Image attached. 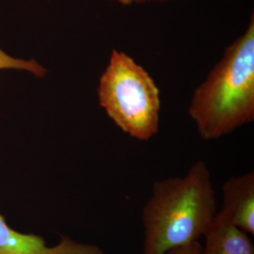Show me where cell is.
I'll list each match as a JSON object with an SVG mask.
<instances>
[{"mask_svg": "<svg viewBox=\"0 0 254 254\" xmlns=\"http://www.w3.org/2000/svg\"><path fill=\"white\" fill-rule=\"evenodd\" d=\"M0 254H105L100 247L63 237L59 244L49 247L43 237L12 230L0 215Z\"/></svg>", "mask_w": 254, "mask_h": 254, "instance_id": "cell-4", "label": "cell"}, {"mask_svg": "<svg viewBox=\"0 0 254 254\" xmlns=\"http://www.w3.org/2000/svg\"><path fill=\"white\" fill-rule=\"evenodd\" d=\"M109 2H114L122 6H131L134 4H144V3H152V2H167L171 0H106Z\"/></svg>", "mask_w": 254, "mask_h": 254, "instance_id": "cell-9", "label": "cell"}, {"mask_svg": "<svg viewBox=\"0 0 254 254\" xmlns=\"http://www.w3.org/2000/svg\"><path fill=\"white\" fill-rule=\"evenodd\" d=\"M223 206L215 218L254 235V173L230 178L223 185Z\"/></svg>", "mask_w": 254, "mask_h": 254, "instance_id": "cell-5", "label": "cell"}, {"mask_svg": "<svg viewBox=\"0 0 254 254\" xmlns=\"http://www.w3.org/2000/svg\"><path fill=\"white\" fill-rule=\"evenodd\" d=\"M99 105L128 136L147 141L160 125V91L145 69L124 51L113 49L97 87Z\"/></svg>", "mask_w": 254, "mask_h": 254, "instance_id": "cell-3", "label": "cell"}, {"mask_svg": "<svg viewBox=\"0 0 254 254\" xmlns=\"http://www.w3.org/2000/svg\"><path fill=\"white\" fill-rule=\"evenodd\" d=\"M20 70L32 73L36 77H44L47 70L34 60L13 58L0 48V70Z\"/></svg>", "mask_w": 254, "mask_h": 254, "instance_id": "cell-7", "label": "cell"}, {"mask_svg": "<svg viewBox=\"0 0 254 254\" xmlns=\"http://www.w3.org/2000/svg\"><path fill=\"white\" fill-rule=\"evenodd\" d=\"M189 114L203 140L227 136L254 122V14L193 92Z\"/></svg>", "mask_w": 254, "mask_h": 254, "instance_id": "cell-2", "label": "cell"}, {"mask_svg": "<svg viewBox=\"0 0 254 254\" xmlns=\"http://www.w3.org/2000/svg\"><path fill=\"white\" fill-rule=\"evenodd\" d=\"M203 237L205 243L200 254H254V242L248 233L216 218Z\"/></svg>", "mask_w": 254, "mask_h": 254, "instance_id": "cell-6", "label": "cell"}, {"mask_svg": "<svg viewBox=\"0 0 254 254\" xmlns=\"http://www.w3.org/2000/svg\"><path fill=\"white\" fill-rule=\"evenodd\" d=\"M201 244L200 242H193L188 245L180 246L168 251L165 254H200Z\"/></svg>", "mask_w": 254, "mask_h": 254, "instance_id": "cell-8", "label": "cell"}, {"mask_svg": "<svg viewBox=\"0 0 254 254\" xmlns=\"http://www.w3.org/2000/svg\"><path fill=\"white\" fill-rule=\"evenodd\" d=\"M218 213L216 191L206 163L199 160L182 177L154 182L142 209V254L198 242Z\"/></svg>", "mask_w": 254, "mask_h": 254, "instance_id": "cell-1", "label": "cell"}]
</instances>
